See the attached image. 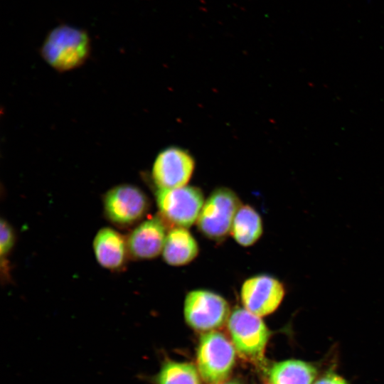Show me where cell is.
Listing matches in <instances>:
<instances>
[{
  "label": "cell",
  "instance_id": "1",
  "mask_svg": "<svg viewBox=\"0 0 384 384\" xmlns=\"http://www.w3.org/2000/svg\"><path fill=\"white\" fill-rule=\"evenodd\" d=\"M90 40L79 28L60 25L46 36L41 53L46 62L58 71H67L83 64L89 56Z\"/></svg>",
  "mask_w": 384,
  "mask_h": 384
},
{
  "label": "cell",
  "instance_id": "2",
  "mask_svg": "<svg viewBox=\"0 0 384 384\" xmlns=\"http://www.w3.org/2000/svg\"><path fill=\"white\" fill-rule=\"evenodd\" d=\"M237 194L225 187L214 190L205 200L196 224L200 232L213 240H221L230 233L239 207Z\"/></svg>",
  "mask_w": 384,
  "mask_h": 384
},
{
  "label": "cell",
  "instance_id": "3",
  "mask_svg": "<svg viewBox=\"0 0 384 384\" xmlns=\"http://www.w3.org/2000/svg\"><path fill=\"white\" fill-rule=\"evenodd\" d=\"M235 348L221 333L211 331L201 336L197 353L200 374L207 384H220L235 363Z\"/></svg>",
  "mask_w": 384,
  "mask_h": 384
},
{
  "label": "cell",
  "instance_id": "4",
  "mask_svg": "<svg viewBox=\"0 0 384 384\" xmlns=\"http://www.w3.org/2000/svg\"><path fill=\"white\" fill-rule=\"evenodd\" d=\"M156 204L161 218L174 227L188 228L196 223L205 202L202 191L185 186L171 189H158Z\"/></svg>",
  "mask_w": 384,
  "mask_h": 384
},
{
  "label": "cell",
  "instance_id": "5",
  "mask_svg": "<svg viewBox=\"0 0 384 384\" xmlns=\"http://www.w3.org/2000/svg\"><path fill=\"white\" fill-rule=\"evenodd\" d=\"M228 328L240 356L251 361L262 359L270 333L260 316L237 307L230 314Z\"/></svg>",
  "mask_w": 384,
  "mask_h": 384
},
{
  "label": "cell",
  "instance_id": "6",
  "mask_svg": "<svg viewBox=\"0 0 384 384\" xmlns=\"http://www.w3.org/2000/svg\"><path fill=\"white\" fill-rule=\"evenodd\" d=\"M183 314L189 326L198 331L213 330L223 326L230 316V306L219 294L197 289L185 298Z\"/></svg>",
  "mask_w": 384,
  "mask_h": 384
},
{
  "label": "cell",
  "instance_id": "7",
  "mask_svg": "<svg viewBox=\"0 0 384 384\" xmlns=\"http://www.w3.org/2000/svg\"><path fill=\"white\" fill-rule=\"evenodd\" d=\"M146 195L137 186L121 184L110 189L104 196V212L116 225L127 227L142 219L149 208Z\"/></svg>",
  "mask_w": 384,
  "mask_h": 384
},
{
  "label": "cell",
  "instance_id": "8",
  "mask_svg": "<svg viewBox=\"0 0 384 384\" xmlns=\"http://www.w3.org/2000/svg\"><path fill=\"white\" fill-rule=\"evenodd\" d=\"M195 169V161L186 150L169 146L156 156L151 169V177L158 189L185 186Z\"/></svg>",
  "mask_w": 384,
  "mask_h": 384
},
{
  "label": "cell",
  "instance_id": "9",
  "mask_svg": "<svg viewBox=\"0 0 384 384\" xmlns=\"http://www.w3.org/2000/svg\"><path fill=\"white\" fill-rule=\"evenodd\" d=\"M285 293L284 284L277 278L267 274L246 279L240 291L244 308L259 316L274 312L284 299Z\"/></svg>",
  "mask_w": 384,
  "mask_h": 384
},
{
  "label": "cell",
  "instance_id": "10",
  "mask_svg": "<svg viewBox=\"0 0 384 384\" xmlns=\"http://www.w3.org/2000/svg\"><path fill=\"white\" fill-rule=\"evenodd\" d=\"M167 233L164 223L159 217L143 221L127 238L129 253L139 260L156 257L162 253Z\"/></svg>",
  "mask_w": 384,
  "mask_h": 384
},
{
  "label": "cell",
  "instance_id": "11",
  "mask_svg": "<svg viewBox=\"0 0 384 384\" xmlns=\"http://www.w3.org/2000/svg\"><path fill=\"white\" fill-rule=\"evenodd\" d=\"M93 250L98 263L111 270L120 269L129 252L125 238L111 228H103L97 232L93 240Z\"/></svg>",
  "mask_w": 384,
  "mask_h": 384
},
{
  "label": "cell",
  "instance_id": "12",
  "mask_svg": "<svg viewBox=\"0 0 384 384\" xmlns=\"http://www.w3.org/2000/svg\"><path fill=\"white\" fill-rule=\"evenodd\" d=\"M199 247L193 235L186 228L174 227L167 233L162 256L171 266H183L198 255Z\"/></svg>",
  "mask_w": 384,
  "mask_h": 384
},
{
  "label": "cell",
  "instance_id": "13",
  "mask_svg": "<svg viewBox=\"0 0 384 384\" xmlns=\"http://www.w3.org/2000/svg\"><path fill=\"white\" fill-rule=\"evenodd\" d=\"M263 233L262 220L258 212L250 205H242L235 215L230 234L242 247L254 245Z\"/></svg>",
  "mask_w": 384,
  "mask_h": 384
},
{
  "label": "cell",
  "instance_id": "14",
  "mask_svg": "<svg viewBox=\"0 0 384 384\" xmlns=\"http://www.w3.org/2000/svg\"><path fill=\"white\" fill-rule=\"evenodd\" d=\"M316 369L310 363L288 360L275 363L270 372L272 384H312Z\"/></svg>",
  "mask_w": 384,
  "mask_h": 384
},
{
  "label": "cell",
  "instance_id": "15",
  "mask_svg": "<svg viewBox=\"0 0 384 384\" xmlns=\"http://www.w3.org/2000/svg\"><path fill=\"white\" fill-rule=\"evenodd\" d=\"M156 384H201L196 367L191 363L165 362L154 378Z\"/></svg>",
  "mask_w": 384,
  "mask_h": 384
},
{
  "label": "cell",
  "instance_id": "16",
  "mask_svg": "<svg viewBox=\"0 0 384 384\" xmlns=\"http://www.w3.org/2000/svg\"><path fill=\"white\" fill-rule=\"evenodd\" d=\"M0 253L3 263L10 253L15 242L14 231L11 225L4 219L1 220Z\"/></svg>",
  "mask_w": 384,
  "mask_h": 384
},
{
  "label": "cell",
  "instance_id": "17",
  "mask_svg": "<svg viewBox=\"0 0 384 384\" xmlns=\"http://www.w3.org/2000/svg\"><path fill=\"white\" fill-rule=\"evenodd\" d=\"M314 384H347L346 382L339 375L328 373L320 378Z\"/></svg>",
  "mask_w": 384,
  "mask_h": 384
},
{
  "label": "cell",
  "instance_id": "18",
  "mask_svg": "<svg viewBox=\"0 0 384 384\" xmlns=\"http://www.w3.org/2000/svg\"><path fill=\"white\" fill-rule=\"evenodd\" d=\"M225 384H236V383H225Z\"/></svg>",
  "mask_w": 384,
  "mask_h": 384
}]
</instances>
